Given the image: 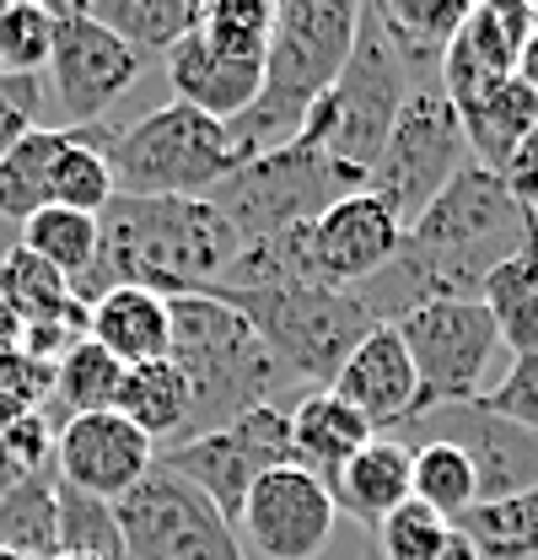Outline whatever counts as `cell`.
Segmentation results:
<instances>
[{"label": "cell", "instance_id": "cell-1", "mask_svg": "<svg viewBox=\"0 0 538 560\" xmlns=\"http://www.w3.org/2000/svg\"><path fill=\"white\" fill-rule=\"evenodd\" d=\"M528 248H538L534 210L517 206L495 173L469 162L404 232L399 259L355 291L366 296L377 324H394L414 302H431V296L479 302L484 280Z\"/></svg>", "mask_w": 538, "mask_h": 560}, {"label": "cell", "instance_id": "cell-2", "mask_svg": "<svg viewBox=\"0 0 538 560\" xmlns=\"http://www.w3.org/2000/svg\"><path fill=\"white\" fill-rule=\"evenodd\" d=\"M243 237L210 200H134L114 195L97 215V259L75 280V296L92 307L103 291L140 285L156 296H195L221 285Z\"/></svg>", "mask_w": 538, "mask_h": 560}, {"label": "cell", "instance_id": "cell-3", "mask_svg": "<svg viewBox=\"0 0 538 560\" xmlns=\"http://www.w3.org/2000/svg\"><path fill=\"white\" fill-rule=\"evenodd\" d=\"M355 22H361L355 0H285V5H274L265 86H259L254 108L226 125L243 162L280 151L302 136V119L313 114V103L335 86L344 60H350Z\"/></svg>", "mask_w": 538, "mask_h": 560}, {"label": "cell", "instance_id": "cell-4", "mask_svg": "<svg viewBox=\"0 0 538 560\" xmlns=\"http://www.w3.org/2000/svg\"><path fill=\"white\" fill-rule=\"evenodd\" d=\"M167 313H173L167 361L189 377V394H195V416H189L184 442L221 431L237 416L269 405V394L285 383L280 361L269 355L265 340L254 335V324L232 302L195 291V296H173Z\"/></svg>", "mask_w": 538, "mask_h": 560}, {"label": "cell", "instance_id": "cell-5", "mask_svg": "<svg viewBox=\"0 0 538 560\" xmlns=\"http://www.w3.org/2000/svg\"><path fill=\"white\" fill-rule=\"evenodd\" d=\"M97 151L114 173V189L134 200H204L243 167V151L221 119L167 103L134 125H97Z\"/></svg>", "mask_w": 538, "mask_h": 560}, {"label": "cell", "instance_id": "cell-6", "mask_svg": "<svg viewBox=\"0 0 538 560\" xmlns=\"http://www.w3.org/2000/svg\"><path fill=\"white\" fill-rule=\"evenodd\" d=\"M232 302L265 350L280 361L285 377L335 388L339 366L355 355V346L377 329V313L361 291H329V285H296V291H210Z\"/></svg>", "mask_w": 538, "mask_h": 560}, {"label": "cell", "instance_id": "cell-7", "mask_svg": "<svg viewBox=\"0 0 538 560\" xmlns=\"http://www.w3.org/2000/svg\"><path fill=\"white\" fill-rule=\"evenodd\" d=\"M409 92H414L409 70L399 66L394 44L383 38L377 16L361 5L350 60H344V70H339L335 86L313 103V114L302 119V136L296 140H307V145L329 151L335 162H344L350 173H361V178H366Z\"/></svg>", "mask_w": 538, "mask_h": 560}, {"label": "cell", "instance_id": "cell-8", "mask_svg": "<svg viewBox=\"0 0 538 560\" xmlns=\"http://www.w3.org/2000/svg\"><path fill=\"white\" fill-rule=\"evenodd\" d=\"M366 189L361 173H350L344 162H335L329 151L291 140L280 151L248 156L226 184H215L204 200L226 215V226L254 243L269 232H291V226H313L329 206H339L344 195Z\"/></svg>", "mask_w": 538, "mask_h": 560}, {"label": "cell", "instance_id": "cell-9", "mask_svg": "<svg viewBox=\"0 0 538 560\" xmlns=\"http://www.w3.org/2000/svg\"><path fill=\"white\" fill-rule=\"evenodd\" d=\"M469 162V140H464L458 108L447 103V92L442 86H414L404 97L399 119L383 140L372 173H366V195H377L409 232L420 221V210L431 206Z\"/></svg>", "mask_w": 538, "mask_h": 560}, {"label": "cell", "instance_id": "cell-10", "mask_svg": "<svg viewBox=\"0 0 538 560\" xmlns=\"http://www.w3.org/2000/svg\"><path fill=\"white\" fill-rule=\"evenodd\" d=\"M162 469H173L178 480L210 495V506L237 528L243 517V501L248 490L265 480L269 469H285L296 464V442H291V416L274 410V405H259L248 416H237L221 431H204L195 442H173L156 453Z\"/></svg>", "mask_w": 538, "mask_h": 560}, {"label": "cell", "instance_id": "cell-11", "mask_svg": "<svg viewBox=\"0 0 538 560\" xmlns=\"http://www.w3.org/2000/svg\"><path fill=\"white\" fill-rule=\"evenodd\" d=\"M404 350L420 372V399L425 410L436 405H469L484 394V372L495 361V318L484 302L469 296H431L414 302L404 318H394Z\"/></svg>", "mask_w": 538, "mask_h": 560}, {"label": "cell", "instance_id": "cell-12", "mask_svg": "<svg viewBox=\"0 0 538 560\" xmlns=\"http://www.w3.org/2000/svg\"><path fill=\"white\" fill-rule=\"evenodd\" d=\"M114 517L125 528L130 560H243L237 528L210 506V495L162 464L114 501Z\"/></svg>", "mask_w": 538, "mask_h": 560}, {"label": "cell", "instance_id": "cell-13", "mask_svg": "<svg viewBox=\"0 0 538 560\" xmlns=\"http://www.w3.org/2000/svg\"><path fill=\"white\" fill-rule=\"evenodd\" d=\"M145 60L130 44H119L103 22H92L86 5H55V55H49V86L70 119V130H92L125 92Z\"/></svg>", "mask_w": 538, "mask_h": 560}, {"label": "cell", "instance_id": "cell-14", "mask_svg": "<svg viewBox=\"0 0 538 560\" xmlns=\"http://www.w3.org/2000/svg\"><path fill=\"white\" fill-rule=\"evenodd\" d=\"M335 517L339 506L329 486L318 475L285 464V469H269L248 490L237 539H248V550L265 560H318L335 539Z\"/></svg>", "mask_w": 538, "mask_h": 560}, {"label": "cell", "instance_id": "cell-15", "mask_svg": "<svg viewBox=\"0 0 538 560\" xmlns=\"http://www.w3.org/2000/svg\"><path fill=\"white\" fill-rule=\"evenodd\" d=\"M404 431H425L420 442H453L473 464L479 501H506V495H523L538 486V436L512 420L490 416L479 399L436 405V410L414 416Z\"/></svg>", "mask_w": 538, "mask_h": 560}, {"label": "cell", "instance_id": "cell-16", "mask_svg": "<svg viewBox=\"0 0 538 560\" xmlns=\"http://www.w3.org/2000/svg\"><path fill=\"white\" fill-rule=\"evenodd\" d=\"M404 248V221L377 195L355 189L339 206H329L307 226V259L313 280L329 291H355L377 280Z\"/></svg>", "mask_w": 538, "mask_h": 560}, {"label": "cell", "instance_id": "cell-17", "mask_svg": "<svg viewBox=\"0 0 538 560\" xmlns=\"http://www.w3.org/2000/svg\"><path fill=\"white\" fill-rule=\"evenodd\" d=\"M156 469V447L145 431H134L119 410L70 416L55 436V480L86 495L119 501Z\"/></svg>", "mask_w": 538, "mask_h": 560}, {"label": "cell", "instance_id": "cell-18", "mask_svg": "<svg viewBox=\"0 0 538 560\" xmlns=\"http://www.w3.org/2000/svg\"><path fill=\"white\" fill-rule=\"evenodd\" d=\"M534 27H538V5H528V0H479V5H469L458 38L442 55V75H436L447 103L464 108L473 97H484L490 86L512 81L517 75V55H523Z\"/></svg>", "mask_w": 538, "mask_h": 560}, {"label": "cell", "instance_id": "cell-19", "mask_svg": "<svg viewBox=\"0 0 538 560\" xmlns=\"http://www.w3.org/2000/svg\"><path fill=\"white\" fill-rule=\"evenodd\" d=\"M335 394L366 420L372 431H399L414 416H425V399H420V372L404 350L399 329L394 324H377L355 355L339 366Z\"/></svg>", "mask_w": 538, "mask_h": 560}, {"label": "cell", "instance_id": "cell-20", "mask_svg": "<svg viewBox=\"0 0 538 560\" xmlns=\"http://www.w3.org/2000/svg\"><path fill=\"white\" fill-rule=\"evenodd\" d=\"M167 81H173V103L232 125L237 114L254 108V97L265 86V60H237V55L215 49L204 33H189L167 55Z\"/></svg>", "mask_w": 538, "mask_h": 560}, {"label": "cell", "instance_id": "cell-21", "mask_svg": "<svg viewBox=\"0 0 538 560\" xmlns=\"http://www.w3.org/2000/svg\"><path fill=\"white\" fill-rule=\"evenodd\" d=\"M86 340L103 346L119 366L167 361V350H173V313H167V296L140 291V285L103 291V296L86 307Z\"/></svg>", "mask_w": 538, "mask_h": 560}, {"label": "cell", "instance_id": "cell-22", "mask_svg": "<svg viewBox=\"0 0 538 560\" xmlns=\"http://www.w3.org/2000/svg\"><path fill=\"white\" fill-rule=\"evenodd\" d=\"M339 512L361 517L366 528H383L404 501L414 495V447L399 436H372L329 486Z\"/></svg>", "mask_w": 538, "mask_h": 560}, {"label": "cell", "instance_id": "cell-23", "mask_svg": "<svg viewBox=\"0 0 538 560\" xmlns=\"http://www.w3.org/2000/svg\"><path fill=\"white\" fill-rule=\"evenodd\" d=\"M366 11L377 16L383 38L394 44V55H399V66L409 70L414 86H436L442 55L469 16L464 0H372Z\"/></svg>", "mask_w": 538, "mask_h": 560}, {"label": "cell", "instance_id": "cell-24", "mask_svg": "<svg viewBox=\"0 0 538 560\" xmlns=\"http://www.w3.org/2000/svg\"><path fill=\"white\" fill-rule=\"evenodd\" d=\"M291 442H296V469H307L324 486H335L339 469L372 442V425L355 416L335 388H313L291 410Z\"/></svg>", "mask_w": 538, "mask_h": 560}, {"label": "cell", "instance_id": "cell-25", "mask_svg": "<svg viewBox=\"0 0 538 560\" xmlns=\"http://www.w3.org/2000/svg\"><path fill=\"white\" fill-rule=\"evenodd\" d=\"M458 125H464V140H469V156L473 167L484 173H501L523 145L534 136L538 125V97L512 75L501 86H490L484 97H473L458 108Z\"/></svg>", "mask_w": 538, "mask_h": 560}, {"label": "cell", "instance_id": "cell-26", "mask_svg": "<svg viewBox=\"0 0 538 560\" xmlns=\"http://www.w3.org/2000/svg\"><path fill=\"white\" fill-rule=\"evenodd\" d=\"M114 410L130 420L134 431H145L151 447L162 453V447L184 442L189 416H195V394H189V377L173 361H145V366H125Z\"/></svg>", "mask_w": 538, "mask_h": 560}, {"label": "cell", "instance_id": "cell-27", "mask_svg": "<svg viewBox=\"0 0 538 560\" xmlns=\"http://www.w3.org/2000/svg\"><path fill=\"white\" fill-rule=\"evenodd\" d=\"M92 22H103L119 44H130L140 60L173 55L189 33H200V0H92Z\"/></svg>", "mask_w": 538, "mask_h": 560}, {"label": "cell", "instance_id": "cell-28", "mask_svg": "<svg viewBox=\"0 0 538 560\" xmlns=\"http://www.w3.org/2000/svg\"><path fill=\"white\" fill-rule=\"evenodd\" d=\"M0 296L16 307V318L27 329L38 324H66V318H86V302L70 291V280L44 265L38 254H27L22 243L0 254Z\"/></svg>", "mask_w": 538, "mask_h": 560}, {"label": "cell", "instance_id": "cell-29", "mask_svg": "<svg viewBox=\"0 0 538 560\" xmlns=\"http://www.w3.org/2000/svg\"><path fill=\"white\" fill-rule=\"evenodd\" d=\"M453 528L479 560H538V486L506 501H479Z\"/></svg>", "mask_w": 538, "mask_h": 560}, {"label": "cell", "instance_id": "cell-30", "mask_svg": "<svg viewBox=\"0 0 538 560\" xmlns=\"http://www.w3.org/2000/svg\"><path fill=\"white\" fill-rule=\"evenodd\" d=\"M479 302L495 318V335L512 355H534L538 350V248L506 259L495 276L484 280Z\"/></svg>", "mask_w": 538, "mask_h": 560}, {"label": "cell", "instance_id": "cell-31", "mask_svg": "<svg viewBox=\"0 0 538 560\" xmlns=\"http://www.w3.org/2000/svg\"><path fill=\"white\" fill-rule=\"evenodd\" d=\"M119 383H125V366L108 355L103 346L81 340L55 361V399H49V416L55 425H66L70 416H97V410H114L119 399Z\"/></svg>", "mask_w": 538, "mask_h": 560}, {"label": "cell", "instance_id": "cell-32", "mask_svg": "<svg viewBox=\"0 0 538 560\" xmlns=\"http://www.w3.org/2000/svg\"><path fill=\"white\" fill-rule=\"evenodd\" d=\"M66 145V130H27L0 156V221H27L49 206V173Z\"/></svg>", "mask_w": 538, "mask_h": 560}, {"label": "cell", "instance_id": "cell-33", "mask_svg": "<svg viewBox=\"0 0 538 560\" xmlns=\"http://www.w3.org/2000/svg\"><path fill=\"white\" fill-rule=\"evenodd\" d=\"M0 550L33 560L60 556V512H55V475H33L0 495Z\"/></svg>", "mask_w": 538, "mask_h": 560}, {"label": "cell", "instance_id": "cell-34", "mask_svg": "<svg viewBox=\"0 0 538 560\" xmlns=\"http://www.w3.org/2000/svg\"><path fill=\"white\" fill-rule=\"evenodd\" d=\"M114 173L97 151V125L92 130H66V145L55 156V173H49V206L60 210H81V215H103L114 200Z\"/></svg>", "mask_w": 538, "mask_h": 560}, {"label": "cell", "instance_id": "cell-35", "mask_svg": "<svg viewBox=\"0 0 538 560\" xmlns=\"http://www.w3.org/2000/svg\"><path fill=\"white\" fill-rule=\"evenodd\" d=\"M22 248L38 254L44 265H55L70 280V291H75V280L86 276L92 259H97V215L44 206L38 215L22 221Z\"/></svg>", "mask_w": 538, "mask_h": 560}, {"label": "cell", "instance_id": "cell-36", "mask_svg": "<svg viewBox=\"0 0 538 560\" xmlns=\"http://www.w3.org/2000/svg\"><path fill=\"white\" fill-rule=\"evenodd\" d=\"M55 512H60V556L130 560L125 528H119V517H114V501L86 495V490L55 480Z\"/></svg>", "mask_w": 538, "mask_h": 560}, {"label": "cell", "instance_id": "cell-37", "mask_svg": "<svg viewBox=\"0 0 538 560\" xmlns=\"http://www.w3.org/2000/svg\"><path fill=\"white\" fill-rule=\"evenodd\" d=\"M55 55V5L5 0L0 5V81H38Z\"/></svg>", "mask_w": 538, "mask_h": 560}, {"label": "cell", "instance_id": "cell-38", "mask_svg": "<svg viewBox=\"0 0 538 560\" xmlns=\"http://www.w3.org/2000/svg\"><path fill=\"white\" fill-rule=\"evenodd\" d=\"M414 501L431 506V512L447 517V523H458L469 506H479L473 464L453 442H420V447H414Z\"/></svg>", "mask_w": 538, "mask_h": 560}, {"label": "cell", "instance_id": "cell-39", "mask_svg": "<svg viewBox=\"0 0 538 560\" xmlns=\"http://www.w3.org/2000/svg\"><path fill=\"white\" fill-rule=\"evenodd\" d=\"M200 33L237 60H265L269 33H274V5L269 0H210L200 16Z\"/></svg>", "mask_w": 538, "mask_h": 560}, {"label": "cell", "instance_id": "cell-40", "mask_svg": "<svg viewBox=\"0 0 538 560\" xmlns=\"http://www.w3.org/2000/svg\"><path fill=\"white\" fill-rule=\"evenodd\" d=\"M55 436H60V425L49 410L11 420L0 431V495L33 475H55Z\"/></svg>", "mask_w": 538, "mask_h": 560}, {"label": "cell", "instance_id": "cell-41", "mask_svg": "<svg viewBox=\"0 0 538 560\" xmlns=\"http://www.w3.org/2000/svg\"><path fill=\"white\" fill-rule=\"evenodd\" d=\"M447 539H453V523L436 517L431 506H420L414 495L377 528V550H383V560H436L447 550Z\"/></svg>", "mask_w": 538, "mask_h": 560}, {"label": "cell", "instance_id": "cell-42", "mask_svg": "<svg viewBox=\"0 0 538 560\" xmlns=\"http://www.w3.org/2000/svg\"><path fill=\"white\" fill-rule=\"evenodd\" d=\"M49 399H55V366L33 361L27 350L0 355V431H5L11 420L49 410Z\"/></svg>", "mask_w": 538, "mask_h": 560}, {"label": "cell", "instance_id": "cell-43", "mask_svg": "<svg viewBox=\"0 0 538 560\" xmlns=\"http://www.w3.org/2000/svg\"><path fill=\"white\" fill-rule=\"evenodd\" d=\"M479 405H484L490 416L512 420V425H523V431L538 436V350L534 355H512L506 377H501L495 388H484Z\"/></svg>", "mask_w": 538, "mask_h": 560}, {"label": "cell", "instance_id": "cell-44", "mask_svg": "<svg viewBox=\"0 0 538 560\" xmlns=\"http://www.w3.org/2000/svg\"><path fill=\"white\" fill-rule=\"evenodd\" d=\"M27 130H33V119H27L16 103H5V97H0V156H5L16 140L27 136Z\"/></svg>", "mask_w": 538, "mask_h": 560}, {"label": "cell", "instance_id": "cell-45", "mask_svg": "<svg viewBox=\"0 0 538 560\" xmlns=\"http://www.w3.org/2000/svg\"><path fill=\"white\" fill-rule=\"evenodd\" d=\"M22 340H27V324H22V318H16V307L0 296V355H16Z\"/></svg>", "mask_w": 538, "mask_h": 560}, {"label": "cell", "instance_id": "cell-46", "mask_svg": "<svg viewBox=\"0 0 538 560\" xmlns=\"http://www.w3.org/2000/svg\"><path fill=\"white\" fill-rule=\"evenodd\" d=\"M517 81L538 97V27L528 33V44H523V55H517Z\"/></svg>", "mask_w": 538, "mask_h": 560}, {"label": "cell", "instance_id": "cell-47", "mask_svg": "<svg viewBox=\"0 0 538 560\" xmlns=\"http://www.w3.org/2000/svg\"><path fill=\"white\" fill-rule=\"evenodd\" d=\"M436 560H479V556H473V550H469V539H464V534L453 528V539H447V550H442V556H436Z\"/></svg>", "mask_w": 538, "mask_h": 560}, {"label": "cell", "instance_id": "cell-48", "mask_svg": "<svg viewBox=\"0 0 538 560\" xmlns=\"http://www.w3.org/2000/svg\"><path fill=\"white\" fill-rule=\"evenodd\" d=\"M0 560H33V556H11V550H0Z\"/></svg>", "mask_w": 538, "mask_h": 560}, {"label": "cell", "instance_id": "cell-49", "mask_svg": "<svg viewBox=\"0 0 538 560\" xmlns=\"http://www.w3.org/2000/svg\"><path fill=\"white\" fill-rule=\"evenodd\" d=\"M528 145H534V151H538V125H534V136H528Z\"/></svg>", "mask_w": 538, "mask_h": 560}, {"label": "cell", "instance_id": "cell-50", "mask_svg": "<svg viewBox=\"0 0 538 560\" xmlns=\"http://www.w3.org/2000/svg\"><path fill=\"white\" fill-rule=\"evenodd\" d=\"M55 560H92V556H55Z\"/></svg>", "mask_w": 538, "mask_h": 560}]
</instances>
